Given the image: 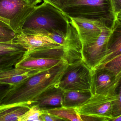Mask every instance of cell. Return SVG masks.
Masks as SVG:
<instances>
[{"mask_svg": "<svg viewBox=\"0 0 121 121\" xmlns=\"http://www.w3.org/2000/svg\"><path fill=\"white\" fill-rule=\"evenodd\" d=\"M68 63L63 61L54 67L31 75L13 86L0 103V105L27 103L33 101L50 87L59 84Z\"/></svg>", "mask_w": 121, "mask_h": 121, "instance_id": "obj_1", "label": "cell"}, {"mask_svg": "<svg viewBox=\"0 0 121 121\" xmlns=\"http://www.w3.org/2000/svg\"><path fill=\"white\" fill-rule=\"evenodd\" d=\"M69 18L60 10L44 2L35 6L26 20L22 30L25 32L47 36L57 33L67 37L69 27Z\"/></svg>", "mask_w": 121, "mask_h": 121, "instance_id": "obj_2", "label": "cell"}, {"mask_svg": "<svg viewBox=\"0 0 121 121\" xmlns=\"http://www.w3.org/2000/svg\"><path fill=\"white\" fill-rule=\"evenodd\" d=\"M62 11L68 18L101 21L111 28L117 20L112 0H68Z\"/></svg>", "mask_w": 121, "mask_h": 121, "instance_id": "obj_3", "label": "cell"}, {"mask_svg": "<svg viewBox=\"0 0 121 121\" xmlns=\"http://www.w3.org/2000/svg\"><path fill=\"white\" fill-rule=\"evenodd\" d=\"M91 83V69L81 59L68 64L59 85L64 91L90 90Z\"/></svg>", "mask_w": 121, "mask_h": 121, "instance_id": "obj_4", "label": "cell"}, {"mask_svg": "<svg viewBox=\"0 0 121 121\" xmlns=\"http://www.w3.org/2000/svg\"><path fill=\"white\" fill-rule=\"evenodd\" d=\"M35 6L24 0H0V18L9 21L11 27L17 32Z\"/></svg>", "mask_w": 121, "mask_h": 121, "instance_id": "obj_5", "label": "cell"}, {"mask_svg": "<svg viewBox=\"0 0 121 121\" xmlns=\"http://www.w3.org/2000/svg\"><path fill=\"white\" fill-rule=\"evenodd\" d=\"M116 99V94L111 96L92 94L84 104L75 109L80 114L95 116L102 118L106 121H112L113 118L112 102Z\"/></svg>", "mask_w": 121, "mask_h": 121, "instance_id": "obj_6", "label": "cell"}, {"mask_svg": "<svg viewBox=\"0 0 121 121\" xmlns=\"http://www.w3.org/2000/svg\"><path fill=\"white\" fill-rule=\"evenodd\" d=\"M112 29L106 27L94 42L82 45V59L91 70L94 69L106 55Z\"/></svg>", "mask_w": 121, "mask_h": 121, "instance_id": "obj_7", "label": "cell"}, {"mask_svg": "<svg viewBox=\"0 0 121 121\" xmlns=\"http://www.w3.org/2000/svg\"><path fill=\"white\" fill-rule=\"evenodd\" d=\"M91 83L90 90L92 94L113 96L120 80L105 67L91 70Z\"/></svg>", "mask_w": 121, "mask_h": 121, "instance_id": "obj_8", "label": "cell"}, {"mask_svg": "<svg viewBox=\"0 0 121 121\" xmlns=\"http://www.w3.org/2000/svg\"><path fill=\"white\" fill-rule=\"evenodd\" d=\"M69 18L70 22L78 33L82 45L96 40L102 29L108 27L104 23L99 20L84 18Z\"/></svg>", "mask_w": 121, "mask_h": 121, "instance_id": "obj_9", "label": "cell"}, {"mask_svg": "<svg viewBox=\"0 0 121 121\" xmlns=\"http://www.w3.org/2000/svg\"><path fill=\"white\" fill-rule=\"evenodd\" d=\"M25 54L33 57L63 60L68 64L82 59L81 52L62 45L36 49L30 52H26Z\"/></svg>", "mask_w": 121, "mask_h": 121, "instance_id": "obj_10", "label": "cell"}, {"mask_svg": "<svg viewBox=\"0 0 121 121\" xmlns=\"http://www.w3.org/2000/svg\"><path fill=\"white\" fill-rule=\"evenodd\" d=\"M12 41L20 44L27 52L39 48L54 47L60 45L47 36L30 34L23 32L22 30L16 33Z\"/></svg>", "mask_w": 121, "mask_h": 121, "instance_id": "obj_11", "label": "cell"}, {"mask_svg": "<svg viewBox=\"0 0 121 121\" xmlns=\"http://www.w3.org/2000/svg\"><path fill=\"white\" fill-rule=\"evenodd\" d=\"M64 91L59 84L53 85L40 94L33 104H37L44 109L62 106Z\"/></svg>", "mask_w": 121, "mask_h": 121, "instance_id": "obj_12", "label": "cell"}, {"mask_svg": "<svg viewBox=\"0 0 121 121\" xmlns=\"http://www.w3.org/2000/svg\"><path fill=\"white\" fill-rule=\"evenodd\" d=\"M111 29L106 55L94 69L103 67L121 54V21L117 19Z\"/></svg>", "mask_w": 121, "mask_h": 121, "instance_id": "obj_13", "label": "cell"}, {"mask_svg": "<svg viewBox=\"0 0 121 121\" xmlns=\"http://www.w3.org/2000/svg\"><path fill=\"white\" fill-rule=\"evenodd\" d=\"M44 70H35L16 67L0 71V83L14 86L31 75Z\"/></svg>", "mask_w": 121, "mask_h": 121, "instance_id": "obj_14", "label": "cell"}, {"mask_svg": "<svg viewBox=\"0 0 121 121\" xmlns=\"http://www.w3.org/2000/svg\"><path fill=\"white\" fill-rule=\"evenodd\" d=\"M63 61V60L33 57L25 54L22 59L15 67L35 70H46Z\"/></svg>", "mask_w": 121, "mask_h": 121, "instance_id": "obj_15", "label": "cell"}, {"mask_svg": "<svg viewBox=\"0 0 121 121\" xmlns=\"http://www.w3.org/2000/svg\"><path fill=\"white\" fill-rule=\"evenodd\" d=\"M31 106L27 103L0 105V121H18Z\"/></svg>", "mask_w": 121, "mask_h": 121, "instance_id": "obj_16", "label": "cell"}, {"mask_svg": "<svg viewBox=\"0 0 121 121\" xmlns=\"http://www.w3.org/2000/svg\"><path fill=\"white\" fill-rule=\"evenodd\" d=\"M90 90L64 91L62 106L75 108L84 104L91 96Z\"/></svg>", "mask_w": 121, "mask_h": 121, "instance_id": "obj_17", "label": "cell"}, {"mask_svg": "<svg viewBox=\"0 0 121 121\" xmlns=\"http://www.w3.org/2000/svg\"><path fill=\"white\" fill-rule=\"evenodd\" d=\"M47 112L63 121H82L79 114L75 108L61 106L46 109Z\"/></svg>", "mask_w": 121, "mask_h": 121, "instance_id": "obj_18", "label": "cell"}, {"mask_svg": "<svg viewBox=\"0 0 121 121\" xmlns=\"http://www.w3.org/2000/svg\"><path fill=\"white\" fill-rule=\"evenodd\" d=\"M27 50L20 44L13 41L0 42V57L17 53H26Z\"/></svg>", "mask_w": 121, "mask_h": 121, "instance_id": "obj_19", "label": "cell"}, {"mask_svg": "<svg viewBox=\"0 0 121 121\" xmlns=\"http://www.w3.org/2000/svg\"><path fill=\"white\" fill-rule=\"evenodd\" d=\"M25 53H17L0 57V71L15 66Z\"/></svg>", "mask_w": 121, "mask_h": 121, "instance_id": "obj_20", "label": "cell"}, {"mask_svg": "<svg viewBox=\"0 0 121 121\" xmlns=\"http://www.w3.org/2000/svg\"><path fill=\"white\" fill-rule=\"evenodd\" d=\"M45 111V109L41 108L37 104H33L18 121H41L40 116Z\"/></svg>", "mask_w": 121, "mask_h": 121, "instance_id": "obj_21", "label": "cell"}, {"mask_svg": "<svg viewBox=\"0 0 121 121\" xmlns=\"http://www.w3.org/2000/svg\"><path fill=\"white\" fill-rule=\"evenodd\" d=\"M15 33L9 25L0 20V42L12 41Z\"/></svg>", "mask_w": 121, "mask_h": 121, "instance_id": "obj_22", "label": "cell"}, {"mask_svg": "<svg viewBox=\"0 0 121 121\" xmlns=\"http://www.w3.org/2000/svg\"><path fill=\"white\" fill-rule=\"evenodd\" d=\"M116 94L117 99L112 102V115L113 118L121 115V79L116 90Z\"/></svg>", "mask_w": 121, "mask_h": 121, "instance_id": "obj_23", "label": "cell"}, {"mask_svg": "<svg viewBox=\"0 0 121 121\" xmlns=\"http://www.w3.org/2000/svg\"><path fill=\"white\" fill-rule=\"evenodd\" d=\"M104 67L108 69L115 75H117L121 70V54L102 67Z\"/></svg>", "mask_w": 121, "mask_h": 121, "instance_id": "obj_24", "label": "cell"}, {"mask_svg": "<svg viewBox=\"0 0 121 121\" xmlns=\"http://www.w3.org/2000/svg\"><path fill=\"white\" fill-rule=\"evenodd\" d=\"M40 119L43 121H63L62 119L52 114L47 112L45 109V111L43 113L41 116Z\"/></svg>", "mask_w": 121, "mask_h": 121, "instance_id": "obj_25", "label": "cell"}, {"mask_svg": "<svg viewBox=\"0 0 121 121\" xmlns=\"http://www.w3.org/2000/svg\"><path fill=\"white\" fill-rule=\"evenodd\" d=\"M44 2L50 4L62 11L63 6L68 0H42Z\"/></svg>", "mask_w": 121, "mask_h": 121, "instance_id": "obj_26", "label": "cell"}, {"mask_svg": "<svg viewBox=\"0 0 121 121\" xmlns=\"http://www.w3.org/2000/svg\"><path fill=\"white\" fill-rule=\"evenodd\" d=\"M13 86L0 83V103Z\"/></svg>", "mask_w": 121, "mask_h": 121, "instance_id": "obj_27", "label": "cell"}, {"mask_svg": "<svg viewBox=\"0 0 121 121\" xmlns=\"http://www.w3.org/2000/svg\"><path fill=\"white\" fill-rule=\"evenodd\" d=\"M82 121H106L102 118L91 115H84L79 114Z\"/></svg>", "mask_w": 121, "mask_h": 121, "instance_id": "obj_28", "label": "cell"}, {"mask_svg": "<svg viewBox=\"0 0 121 121\" xmlns=\"http://www.w3.org/2000/svg\"><path fill=\"white\" fill-rule=\"evenodd\" d=\"M114 10L116 16L121 12V0H112Z\"/></svg>", "mask_w": 121, "mask_h": 121, "instance_id": "obj_29", "label": "cell"}, {"mask_svg": "<svg viewBox=\"0 0 121 121\" xmlns=\"http://www.w3.org/2000/svg\"><path fill=\"white\" fill-rule=\"evenodd\" d=\"M42 0H27V1L31 5L36 6L37 4L41 3Z\"/></svg>", "mask_w": 121, "mask_h": 121, "instance_id": "obj_30", "label": "cell"}, {"mask_svg": "<svg viewBox=\"0 0 121 121\" xmlns=\"http://www.w3.org/2000/svg\"><path fill=\"white\" fill-rule=\"evenodd\" d=\"M111 121H121V115L118 117L113 119Z\"/></svg>", "mask_w": 121, "mask_h": 121, "instance_id": "obj_31", "label": "cell"}, {"mask_svg": "<svg viewBox=\"0 0 121 121\" xmlns=\"http://www.w3.org/2000/svg\"><path fill=\"white\" fill-rule=\"evenodd\" d=\"M0 20L2 21L3 22H4L6 24H8V25H9V24H10V21H9L3 19V18H0Z\"/></svg>", "mask_w": 121, "mask_h": 121, "instance_id": "obj_32", "label": "cell"}, {"mask_svg": "<svg viewBox=\"0 0 121 121\" xmlns=\"http://www.w3.org/2000/svg\"><path fill=\"white\" fill-rule=\"evenodd\" d=\"M117 19L121 21V12L119 13L117 16Z\"/></svg>", "mask_w": 121, "mask_h": 121, "instance_id": "obj_33", "label": "cell"}, {"mask_svg": "<svg viewBox=\"0 0 121 121\" xmlns=\"http://www.w3.org/2000/svg\"><path fill=\"white\" fill-rule=\"evenodd\" d=\"M116 76L117 78L119 79H121V72L118 73V74L116 75Z\"/></svg>", "mask_w": 121, "mask_h": 121, "instance_id": "obj_34", "label": "cell"}, {"mask_svg": "<svg viewBox=\"0 0 121 121\" xmlns=\"http://www.w3.org/2000/svg\"><path fill=\"white\" fill-rule=\"evenodd\" d=\"M24 0L27 1V0Z\"/></svg>", "mask_w": 121, "mask_h": 121, "instance_id": "obj_35", "label": "cell"}]
</instances>
